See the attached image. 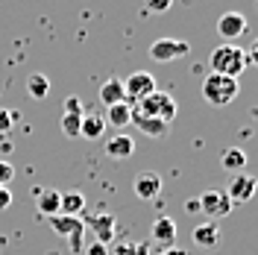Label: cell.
Masks as SVG:
<instances>
[{
	"label": "cell",
	"instance_id": "cell-1",
	"mask_svg": "<svg viewBox=\"0 0 258 255\" xmlns=\"http://www.w3.org/2000/svg\"><path fill=\"white\" fill-rule=\"evenodd\" d=\"M238 94H241V85H238V80H232V77L209 74V77L203 80V100H206L209 106L223 109V106H229V103H235Z\"/></svg>",
	"mask_w": 258,
	"mask_h": 255
},
{
	"label": "cell",
	"instance_id": "cell-2",
	"mask_svg": "<svg viewBox=\"0 0 258 255\" xmlns=\"http://www.w3.org/2000/svg\"><path fill=\"white\" fill-rule=\"evenodd\" d=\"M209 65H211V74L238 80L246 71V53L241 47H235V44H223V47H217L209 56Z\"/></svg>",
	"mask_w": 258,
	"mask_h": 255
},
{
	"label": "cell",
	"instance_id": "cell-3",
	"mask_svg": "<svg viewBox=\"0 0 258 255\" xmlns=\"http://www.w3.org/2000/svg\"><path fill=\"white\" fill-rule=\"evenodd\" d=\"M132 114H141V117H159L164 123H170L176 117V100L164 91H153L150 97H144L141 103L132 106Z\"/></svg>",
	"mask_w": 258,
	"mask_h": 255
},
{
	"label": "cell",
	"instance_id": "cell-4",
	"mask_svg": "<svg viewBox=\"0 0 258 255\" xmlns=\"http://www.w3.org/2000/svg\"><path fill=\"white\" fill-rule=\"evenodd\" d=\"M50 220V229L56 235H62L71 246V252H82L85 249V220L80 217H64V214H56V217H47Z\"/></svg>",
	"mask_w": 258,
	"mask_h": 255
},
{
	"label": "cell",
	"instance_id": "cell-5",
	"mask_svg": "<svg viewBox=\"0 0 258 255\" xmlns=\"http://www.w3.org/2000/svg\"><path fill=\"white\" fill-rule=\"evenodd\" d=\"M197 208L206 214V220L211 223H217V220H223L232 214V200L226 197V191H203L200 194V200H197Z\"/></svg>",
	"mask_w": 258,
	"mask_h": 255
},
{
	"label": "cell",
	"instance_id": "cell-6",
	"mask_svg": "<svg viewBox=\"0 0 258 255\" xmlns=\"http://www.w3.org/2000/svg\"><path fill=\"white\" fill-rule=\"evenodd\" d=\"M153 91H156V77L150 71H135V74H129L126 80H123V97H126L129 106L141 103Z\"/></svg>",
	"mask_w": 258,
	"mask_h": 255
},
{
	"label": "cell",
	"instance_id": "cell-7",
	"mask_svg": "<svg viewBox=\"0 0 258 255\" xmlns=\"http://www.w3.org/2000/svg\"><path fill=\"white\" fill-rule=\"evenodd\" d=\"M191 53V44L182 41V38H159L150 44V59L153 62H173Z\"/></svg>",
	"mask_w": 258,
	"mask_h": 255
},
{
	"label": "cell",
	"instance_id": "cell-8",
	"mask_svg": "<svg viewBox=\"0 0 258 255\" xmlns=\"http://www.w3.org/2000/svg\"><path fill=\"white\" fill-rule=\"evenodd\" d=\"M255 176L249 173H235L232 176V182H229V188H226V197L232 200V206L235 203H249L252 200V194H255Z\"/></svg>",
	"mask_w": 258,
	"mask_h": 255
},
{
	"label": "cell",
	"instance_id": "cell-9",
	"mask_svg": "<svg viewBox=\"0 0 258 255\" xmlns=\"http://www.w3.org/2000/svg\"><path fill=\"white\" fill-rule=\"evenodd\" d=\"M150 238H153V243H159V246H164V249H170V246L176 243V220L167 217V214H161L159 220L153 223V229H150Z\"/></svg>",
	"mask_w": 258,
	"mask_h": 255
},
{
	"label": "cell",
	"instance_id": "cell-10",
	"mask_svg": "<svg viewBox=\"0 0 258 255\" xmlns=\"http://www.w3.org/2000/svg\"><path fill=\"white\" fill-rule=\"evenodd\" d=\"M246 32V18L241 12H226V15L217 18V35L226 38V41H232V38H238Z\"/></svg>",
	"mask_w": 258,
	"mask_h": 255
},
{
	"label": "cell",
	"instance_id": "cell-11",
	"mask_svg": "<svg viewBox=\"0 0 258 255\" xmlns=\"http://www.w3.org/2000/svg\"><path fill=\"white\" fill-rule=\"evenodd\" d=\"M161 194V176L153 173V170H144V173L135 176V197L138 200H156Z\"/></svg>",
	"mask_w": 258,
	"mask_h": 255
},
{
	"label": "cell",
	"instance_id": "cell-12",
	"mask_svg": "<svg viewBox=\"0 0 258 255\" xmlns=\"http://www.w3.org/2000/svg\"><path fill=\"white\" fill-rule=\"evenodd\" d=\"M132 123H135V129H141V135L156 138V141L167 138V132H170V123H164V120H159V117H141V114H132Z\"/></svg>",
	"mask_w": 258,
	"mask_h": 255
},
{
	"label": "cell",
	"instance_id": "cell-13",
	"mask_svg": "<svg viewBox=\"0 0 258 255\" xmlns=\"http://www.w3.org/2000/svg\"><path fill=\"white\" fill-rule=\"evenodd\" d=\"M91 229H94V238L97 243H112L114 240V232H117V217L114 214H97L91 220Z\"/></svg>",
	"mask_w": 258,
	"mask_h": 255
},
{
	"label": "cell",
	"instance_id": "cell-14",
	"mask_svg": "<svg viewBox=\"0 0 258 255\" xmlns=\"http://www.w3.org/2000/svg\"><path fill=\"white\" fill-rule=\"evenodd\" d=\"M82 211H85V194L82 191H64L59 194V214L64 217H80Z\"/></svg>",
	"mask_w": 258,
	"mask_h": 255
},
{
	"label": "cell",
	"instance_id": "cell-15",
	"mask_svg": "<svg viewBox=\"0 0 258 255\" xmlns=\"http://www.w3.org/2000/svg\"><path fill=\"white\" fill-rule=\"evenodd\" d=\"M194 243L197 246H203V249H211V246H217L220 243V226L206 220V223H200L194 229Z\"/></svg>",
	"mask_w": 258,
	"mask_h": 255
},
{
	"label": "cell",
	"instance_id": "cell-16",
	"mask_svg": "<svg viewBox=\"0 0 258 255\" xmlns=\"http://www.w3.org/2000/svg\"><path fill=\"white\" fill-rule=\"evenodd\" d=\"M100 100H103L106 109L114 106V103H126V97H123V80L112 77V80L103 82V85H100Z\"/></svg>",
	"mask_w": 258,
	"mask_h": 255
},
{
	"label": "cell",
	"instance_id": "cell-17",
	"mask_svg": "<svg viewBox=\"0 0 258 255\" xmlns=\"http://www.w3.org/2000/svg\"><path fill=\"white\" fill-rule=\"evenodd\" d=\"M135 153V141L129 138V135H114V138H109V144H106V156L109 159H129Z\"/></svg>",
	"mask_w": 258,
	"mask_h": 255
},
{
	"label": "cell",
	"instance_id": "cell-18",
	"mask_svg": "<svg viewBox=\"0 0 258 255\" xmlns=\"http://www.w3.org/2000/svg\"><path fill=\"white\" fill-rule=\"evenodd\" d=\"M35 208H38V214H44V217H56L59 214V191H38L35 194Z\"/></svg>",
	"mask_w": 258,
	"mask_h": 255
},
{
	"label": "cell",
	"instance_id": "cell-19",
	"mask_svg": "<svg viewBox=\"0 0 258 255\" xmlns=\"http://www.w3.org/2000/svg\"><path fill=\"white\" fill-rule=\"evenodd\" d=\"M220 164H223V170H229V173H241L243 167H246V153H243L241 147H229V150H223V156H220Z\"/></svg>",
	"mask_w": 258,
	"mask_h": 255
},
{
	"label": "cell",
	"instance_id": "cell-20",
	"mask_svg": "<svg viewBox=\"0 0 258 255\" xmlns=\"http://www.w3.org/2000/svg\"><path fill=\"white\" fill-rule=\"evenodd\" d=\"M106 123L112 126H129L132 123V106L129 103H114L106 109Z\"/></svg>",
	"mask_w": 258,
	"mask_h": 255
},
{
	"label": "cell",
	"instance_id": "cell-21",
	"mask_svg": "<svg viewBox=\"0 0 258 255\" xmlns=\"http://www.w3.org/2000/svg\"><path fill=\"white\" fill-rule=\"evenodd\" d=\"M106 129V120L100 114H82V123H80V138H100Z\"/></svg>",
	"mask_w": 258,
	"mask_h": 255
},
{
	"label": "cell",
	"instance_id": "cell-22",
	"mask_svg": "<svg viewBox=\"0 0 258 255\" xmlns=\"http://www.w3.org/2000/svg\"><path fill=\"white\" fill-rule=\"evenodd\" d=\"M27 91H30V97H35V100H44V97L50 94V80L44 77V74H30Z\"/></svg>",
	"mask_w": 258,
	"mask_h": 255
},
{
	"label": "cell",
	"instance_id": "cell-23",
	"mask_svg": "<svg viewBox=\"0 0 258 255\" xmlns=\"http://www.w3.org/2000/svg\"><path fill=\"white\" fill-rule=\"evenodd\" d=\"M80 123H82V114H64L62 117V135L64 138H80Z\"/></svg>",
	"mask_w": 258,
	"mask_h": 255
},
{
	"label": "cell",
	"instance_id": "cell-24",
	"mask_svg": "<svg viewBox=\"0 0 258 255\" xmlns=\"http://www.w3.org/2000/svg\"><path fill=\"white\" fill-rule=\"evenodd\" d=\"M147 243H117L114 255H147Z\"/></svg>",
	"mask_w": 258,
	"mask_h": 255
},
{
	"label": "cell",
	"instance_id": "cell-25",
	"mask_svg": "<svg viewBox=\"0 0 258 255\" xmlns=\"http://www.w3.org/2000/svg\"><path fill=\"white\" fill-rule=\"evenodd\" d=\"M170 3H173V0H144V9L150 15H164V12L170 9Z\"/></svg>",
	"mask_w": 258,
	"mask_h": 255
},
{
	"label": "cell",
	"instance_id": "cell-26",
	"mask_svg": "<svg viewBox=\"0 0 258 255\" xmlns=\"http://www.w3.org/2000/svg\"><path fill=\"white\" fill-rule=\"evenodd\" d=\"M15 120H18L15 112H6V109H0V135H6L9 129L15 126Z\"/></svg>",
	"mask_w": 258,
	"mask_h": 255
},
{
	"label": "cell",
	"instance_id": "cell-27",
	"mask_svg": "<svg viewBox=\"0 0 258 255\" xmlns=\"http://www.w3.org/2000/svg\"><path fill=\"white\" fill-rule=\"evenodd\" d=\"M12 179H15V167L9 161H0V188H6Z\"/></svg>",
	"mask_w": 258,
	"mask_h": 255
},
{
	"label": "cell",
	"instance_id": "cell-28",
	"mask_svg": "<svg viewBox=\"0 0 258 255\" xmlns=\"http://www.w3.org/2000/svg\"><path fill=\"white\" fill-rule=\"evenodd\" d=\"M64 114H82V100L80 97H68V100H64Z\"/></svg>",
	"mask_w": 258,
	"mask_h": 255
},
{
	"label": "cell",
	"instance_id": "cell-29",
	"mask_svg": "<svg viewBox=\"0 0 258 255\" xmlns=\"http://www.w3.org/2000/svg\"><path fill=\"white\" fill-rule=\"evenodd\" d=\"M82 252L85 255H109V246H106V243H91V246H85Z\"/></svg>",
	"mask_w": 258,
	"mask_h": 255
},
{
	"label": "cell",
	"instance_id": "cell-30",
	"mask_svg": "<svg viewBox=\"0 0 258 255\" xmlns=\"http://www.w3.org/2000/svg\"><path fill=\"white\" fill-rule=\"evenodd\" d=\"M9 206H12V194L9 188H0V211H6Z\"/></svg>",
	"mask_w": 258,
	"mask_h": 255
},
{
	"label": "cell",
	"instance_id": "cell-31",
	"mask_svg": "<svg viewBox=\"0 0 258 255\" xmlns=\"http://www.w3.org/2000/svg\"><path fill=\"white\" fill-rule=\"evenodd\" d=\"M161 255H185V252H182V249H176V246H170V249H164Z\"/></svg>",
	"mask_w": 258,
	"mask_h": 255
}]
</instances>
